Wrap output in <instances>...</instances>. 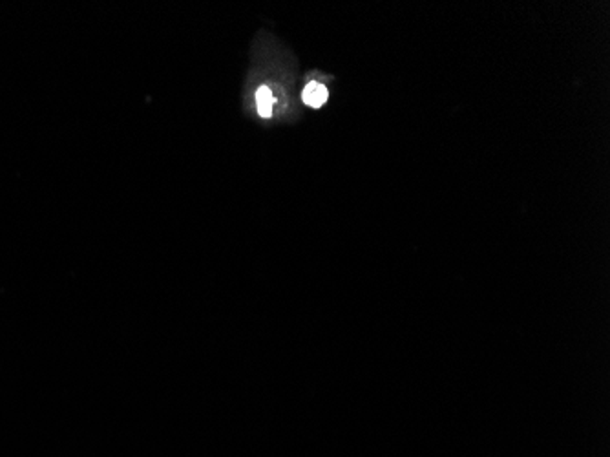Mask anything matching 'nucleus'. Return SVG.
Instances as JSON below:
<instances>
[{
    "label": "nucleus",
    "instance_id": "f03ea898",
    "mask_svg": "<svg viewBox=\"0 0 610 457\" xmlns=\"http://www.w3.org/2000/svg\"><path fill=\"white\" fill-rule=\"evenodd\" d=\"M272 105H274V98L271 94V90L267 86L258 88L256 91V107L262 117H271L272 114Z\"/></svg>",
    "mask_w": 610,
    "mask_h": 457
},
{
    "label": "nucleus",
    "instance_id": "f257e3e1",
    "mask_svg": "<svg viewBox=\"0 0 610 457\" xmlns=\"http://www.w3.org/2000/svg\"><path fill=\"white\" fill-rule=\"evenodd\" d=\"M304 101L313 108H320L327 101V88L320 82H309L304 90Z\"/></svg>",
    "mask_w": 610,
    "mask_h": 457
}]
</instances>
